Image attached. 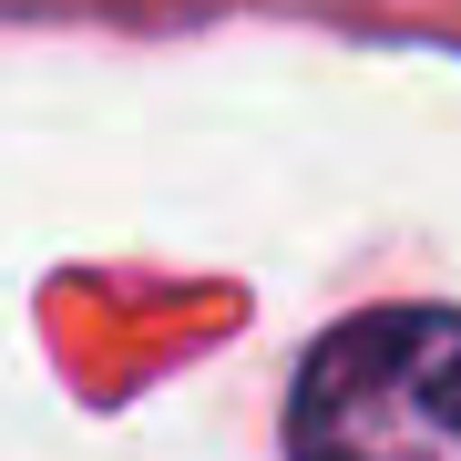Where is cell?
Segmentation results:
<instances>
[{
	"mask_svg": "<svg viewBox=\"0 0 461 461\" xmlns=\"http://www.w3.org/2000/svg\"><path fill=\"white\" fill-rule=\"evenodd\" d=\"M297 451H441L461 461V318L451 308H379L318 339L287 400Z\"/></svg>",
	"mask_w": 461,
	"mask_h": 461,
	"instance_id": "cell-1",
	"label": "cell"
}]
</instances>
